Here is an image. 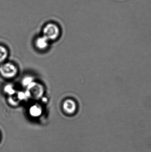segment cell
Returning <instances> with one entry per match:
<instances>
[{
    "mask_svg": "<svg viewBox=\"0 0 151 152\" xmlns=\"http://www.w3.org/2000/svg\"><path fill=\"white\" fill-rule=\"evenodd\" d=\"M43 35L49 41H54L57 39L60 35V28L54 22H49L43 27Z\"/></svg>",
    "mask_w": 151,
    "mask_h": 152,
    "instance_id": "1",
    "label": "cell"
},
{
    "mask_svg": "<svg viewBox=\"0 0 151 152\" xmlns=\"http://www.w3.org/2000/svg\"><path fill=\"white\" fill-rule=\"evenodd\" d=\"M27 88V90L25 94L27 98L30 97L34 99H39L42 96L44 92L42 86L34 81L31 83Z\"/></svg>",
    "mask_w": 151,
    "mask_h": 152,
    "instance_id": "2",
    "label": "cell"
},
{
    "mask_svg": "<svg viewBox=\"0 0 151 152\" xmlns=\"http://www.w3.org/2000/svg\"><path fill=\"white\" fill-rule=\"evenodd\" d=\"M9 102L10 104H12V105H17L18 104V102L14 100V99L12 98V97H10L9 98Z\"/></svg>",
    "mask_w": 151,
    "mask_h": 152,
    "instance_id": "11",
    "label": "cell"
},
{
    "mask_svg": "<svg viewBox=\"0 0 151 152\" xmlns=\"http://www.w3.org/2000/svg\"><path fill=\"white\" fill-rule=\"evenodd\" d=\"M4 91L10 95H12L15 93V89L11 85H7L4 87Z\"/></svg>",
    "mask_w": 151,
    "mask_h": 152,
    "instance_id": "8",
    "label": "cell"
},
{
    "mask_svg": "<svg viewBox=\"0 0 151 152\" xmlns=\"http://www.w3.org/2000/svg\"><path fill=\"white\" fill-rule=\"evenodd\" d=\"M17 72V68L10 63H5L0 66V74L6 78L13 77L16 75Z\"/></svg>",
    "mask_w": 151,
    "mask_h": 152,
    "instance_id": "3",
    "label": "cell"
},
{
    "mask_svg": "<svg viewBox=\"0 0 151 152\" xmlns=\"http://www.w3.org/2000/svg\"><path fill=\"white\" fill-rule=\"evenodd\" d=\"M18 98L20 100H25L26 98H27L25 93L24 92H20L18 94Z\"/></svg>",
    "mask_w": 151,
    "mask_h": 152,
    "instance_id": "10",
    "label": "cell"
},
{
    "mask_svg": "<svg viewBox=\"0 0 151 152\" xmlns=\"http://www.w3.org/2000/svg\"><path fill=\"white\" fill-rule=\"evenodd\" d=\"M63 109L66 113L72 114L76 110V104L75 102L71 99H67L64 102L63 105Z\"/></svg>",
    "mask_w": 151,
    "mask_h": 152,
    "instance_id": "4",
    "label": "cell"
},
{
    "mask_svg": "<svg viewBox=\"0 0 151 152\" xmlns=\"http://www.w3.org/2000/svg\"><path fill=\"white\" fill-rule=\"evenodd\" d=\"M8 56V51L4 46L0 45V64L3 62Z\"/></svg>",
    "mask_w": 151,
    "mask_h": 152,
    "instance_id": "7",
    "label": "cell"
},
{
    "mask_svg": "<svg viewBox=\"0 0 151 152\" xmlns=\"http://www.w3.org/2000/svg\"><path fill=\"white\" fill-rule=\"evenodd\" d=\"M0 138H1V137H0Z\"/></svg>",
    "mask_w": 151,
    "mask_h": 152,
    "instance_id": "12",
    "label": "cell"
},
{
    "mask_svg": "<svg viewBox=\"0 0 151 152\" xmlns=\"http://www.w3.org/2000/svg\"><path fill=\"white\" fill-rule=\"evenodd\" d=\"M29 114L32 117L36 118L41 115L42 110L41 108L37 105H33L30 107L29 110Z\"/></svg>",
    "mask_w": 151,
    "mask_h": 152,
    "instance_id": "6",
    "label": "cell"
},
{
    "mask_svg": "<svg viewBox=\"0 0 151 152\" xmlns=\"http://www.w3.org/2000/svg\"><path fill=\"white\" fill-rule=\"evenodd\" d=\"M48 41L49 40L47 38L43 35L36 39L35 45L38 49L43 50L48 47Z\"/></svg>",
    "mask_w": 151,
    "mask_h": 152,
    "instance_id": "5",
    "label": "cell"
},
{
    "mask_svg": "<svg viewBox=\"0 0 151 152\" xmlns=\"http://www.w3.org/2000/svg\"><path fill=\"white\" fill-rule=\"evenodd\" d=\"M33 81V79L31 77H25L23 80V84L26 86H28Z\"/></svg>",
    "mask_w": 151,
    "mask_h": 152,
    "instance_id": "9",
    "label": "cell"
}]
</instances>
